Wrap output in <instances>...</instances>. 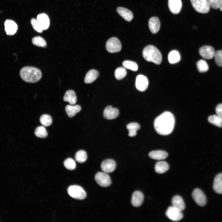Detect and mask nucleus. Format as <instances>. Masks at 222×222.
Masks as SVG:
<instances>
[{
  "instance_id": "2eb2a0df",
  "label": "nucleus",
  "mask_w": 222,
  "mask_h": 222,
  "mask_svg": "<svg viewBox=\"0 0 222 222\" xmlns=\"http://www.w3.org/2000/svg\"><path fill=\"white\" fill-rule=\"evenodd\" d=\"M150 30L154 34L157 33L159 30L160 24L159 18L156 17L151 18L148 22Z\"/></svg>"
},
{
  "instance_id": "dca6fc26",
  "label": "nucleus",
  "mask_w": 222,
  "mask_h": 222,
  "mask_svg": "<svg viewBox=\"0 0 222 222\" xmlns=\"http://www.w3.org/2000/svg\"><path fill=\"white\" fill-rule=\"evenodd\" d=\"M168 6L170 11L172 13L177 14L181 10L182 2L181 0H168Z\"/></svg>"
},
{
  "instance_id": "72a5a7b5",
  "label": "nucleus",
  "mask_w": 222,
  "mask_h": 222,
  "mask_svg": "<svg viewBox=\"0 0 222 222\" xmlns=\"http://www.w3.org/2000/svg\"><path fill=\"white\" fill-rule=\"evenodd\" d=\"M35 134L38 137L45 138L47 136V133L45 128L42 126H38L35 130Z\"/></svg>"
},
{
  "instance_id": "20e7f679",
  "label": "nucleus",
  "mask_w": 222,
  "mask_h": 222,
  "mask_svg": "<svg viewBox=\"0 0 222 222\" xmlns=\"http://www.w3.org/2000/svg\"><path fill=\"white\" fill-rule=\"evenodd\" d=\"M191 4L197 12L203 14L207 13L210 6L208 0H190Z\"/></svg>"
},
{
  "instance_id": "a211bd4d",
  "label": "nucleus",
  "mask_w": 222,
  "mask_h": 222,
  "mask_svg": "<svg viewBox=\"0 0 222 222\" xmlns=\"http://www.w3.org/2000/svg\"><path fill=\"white\" fill-rule=\"evenodd\" d=\"M37 20L43 30H46L48 28L50 25V20L47 14L44 13L38 14L37 17Z\"/></svg>"
},
{
  "instance_id": "4c0bfd02",
  "label": "nucleus",
  "mask_w": 222,
  "mask_h": 222,
  "mask_svg": "<svg viewBox=\"0 0 222 222\" xmlns=\"http://www.w3.org/2000/svg\"><path fill=\"white\" fill-rule=\"evenodd\" d=\"M210 7L215 9L222 7V0H208Z\"/></svg>"
},
{
  "instance_id": "423d86ee",
  "label": "nucleus",
  "mask_w": 222,
  "mask_h": 222,
  "mask_svg": "<svg viewBox=\"0 0 222 222\" xmlns=\"http://www.w3.org/2000/svg\"><path fill=\"white\" fill-rule=\"evenodd\" d=\"M106 48L107 51L110 53L117 52L121 51V44L120 41L117 38L112 37L107 41Z\"/></svg>"
},
{
  "instance_id": "4468645a",
  "label": "nucleus",
  "mask_w": 222,
  "mask_h": 222,
  "mask_svg": "<svg viewBox=\"0 0 222 222\" xmlns=\"http://www.w3.org/2000/svg\"><path fill=\"white\" fill-rule=\"evenodd\" d=\"M119 114V110L116 108H113L111 106H108L105 109L103 116L108 120H112L117 118Z\"/></svg>"
},
{
  "instance_id": "79ce46f5",
  "label": "nucleus",
  "mask_w": 222,
  "mask_h": 222,
  "mask_svg": "<svg viewBox=\"0 0 222 222\" xmlns=\"http://www.w3.org/2000/svg\"><path fill=\"white\" fill-rule=\"evenodd\" d=\"M220 11H222V7H221V8H220Z\"/></svg>"
},
{
  "instance_id": "e433bc0d",
  "label": "nucleus",
  "mask_w": 222,
  "mask_h": 222,
  "mask_svg": "<svg viewBox=\"0 0 222 222\" xmlns=\"http://www.w3.org/2000/svg\"><path fill=\"white\" fill-rule=\"evenodd\" d=\"M64 166L67 169L70 170L74 169L76 167V164L72 158H68L64 162Z\"/></svg>"
},
{
  "instance_id": "7ed1b4c3",
  "label": "nucleus",
  "mask_w": 222,
  "mask_h": 222,
  "mask_svg": "<svg viewBox=\"0 0 222 222\" xmlns=\"http://www.w3.org/2000/svg\"><path fill=\"white\" fill-rule=\"evenodd\" d=\"M142 56L144 59L157 64H161L162 56L160 52L154 46L149 45L146 47L142 51Z\"/></svg>"
},
{
  "instance_id": "f03ea898",
  "label": "nucleus",
  "mask_w": 222,
  "mask_h": 222,
  "mask_svg": "<svg viewBox=\"0 0 222 222\" xmlns=\"http://www.w3.org/2000/svg\"><path fill=\"white\" fill-rule=\"evenodd\" d=\"M20 75L22 79L25 81L34 83L40 80L42 74L41 71L37 68L26 66L21 69Z\"/></svg>"
},
{
  "instance_id": "39448f33",
  "label": "nucleus",
  "mask_w": 222,
  "mask_h": 222,
  "mask_svg": "<svg viewBox=\"0 0 222 222\" xmlns=\"http://www.w3.org/2000/svg\"><path fill=\"white\" fill-rule=\"evenodd\" d=\"M69 195L72 197L78 199H83L86 196V194L81 187L76 185L69 186L68 189Z\"/></svg>"
},
{
  "instance_id": "c756f323",
  "label": "nucleus",
  "mask_w": 222,
  "mask_h": 222,
  "mask_svg": "<svg viewBox=\"0 0 222 222\" xmlns=\"http://www.w3.org/2000/svg\"><path fill=\"white\" fill-rule=\"evenodd\" d=\"M33 44L36 46L46 48L47 45L45 40L42 37L38 36L34 37L32 39Z\"/></svg>"
},
{
  "instance_id": "473e14b6",
  "label": "nucleus",
  "mask_w": 222,
  "mask_h": 222,
  "mask_svg": "<svg viewBox=\"0 0 222 222\" xmlns=\"http://www.w3.org/2000/svg\"><path fill=\"white\" fill-rule=\"evenodd\" d=\"M208 120L210 123L219 127H222V121L217 115H214L210 116Z\"/></svg>"
},
{
  "instance_id": "bb28decb",
  "label": "nucleus",
  "mask_w": 222,
  "mask_h": 222,
  "mask_svg": "<svg viewBox=\"0 0 222 222\" xmlns=\"http://www.w3.org/2000/svg\"><path fill=\"white\" fill-rule=\"evenodd\" d=\"M126 127L129 131L128 135L130 137L135 136L137 131L140 129V125L136 122H131L128 124Z\"/></svg>"
},
{
  "instance_id": "aec40b11",
  "label": "nucleus",
  "mask_w": 222,
  "mask_h": 222,
  "mask_svg": "<svg viewBox=\"0 0 222 222\" xmlns=\"http://www.w3.org/2000/svg\"><path fill=\"white\" fill-rule=\"evenodd\" d=\"M171 203L172 206L182 211L185 208V204L182 198L179 195H175L172 198Z\"/></svg>"
},
{
  "instance_id": "412c9836",
  "label": "nucleus",
  "mask_w": 222,
  "mask_h": 222,
  "mask_svg": "<svg viewBox=\"0 0 222 222\" xmlns=\"http://www.w3.org/2000/svg\"><path fill=\"white\" fill-rule=\"evenodd\" d=\"M167 152L161 150H157L150 152L149 156L151 158L158 160H161L166 158L168 156Z\"/></svg>"
},
{
  "instance_id": "7c9ffc66",
  "label": "nucleus",
  "mask_w": 222,
  "mask_h": 222,
  "mask_svg": "<svg viewBox=\"0 0 222 222\" xmlns=\"http://www.w3.org/2000/svg\"><path fill=\"white\" fill-rule=\"evenodd\" d=\"M127 74L125 68L124 67H119L117 68L114 72V75L116 79L120 80L124 78Z\"/></svg>"
},
{
  "instance_id": "9b49d317",
  "label": "nucleus",
  "mask_w": 222,
  "mask_h": 222,
  "mask_svg": "<svg viewBox=\"0 0 222 222\" xmlns=\"http://www.w3.org/2000/svg\"><path fill=\"white\" fill-rule=\"evenodd\" d=\"M200 55L204 58L211 59L214 56L215 51L214 48L209 46H204L199 49Z\"/></svg>"
},
{
  "instance_id": "9d476101",
  "label": "nucleus",
  "mask_w": 222,
  "mask_h": 222,
  "mask_svg": "<svg viewBox=\"0 0 222 222\" xmlns=\"http://www.w3.org/2000/svg\"><path fill=\"white\" fill-rule=\"evenodd\" d=\"M148 81L147 78L142 75H138L136 78L135 86L139 91L143 92L145 91L148 88Z\"/></svg>"
},
{
  "instance_id": "c85d7f7f",
  "label": "nucleus",
  "mask_w": 222,
  "mask_h": 222,
  "mask_svg": "<svg viewBox=\"0 0 222 222\" xmlns=\"http://www.w3.org/2000/svg\"><path fill=\"white\" fill-rule=\"evenodd\" d=\"M122 65L125 68L130 70L133 71H136L138 68L137 64L133 61L125 60L122 63Z\"/></svg>"
},
{
  "instance_id": "58836bf2",
  "label": "nucleus",
  "mask_w": 222,
  "mask_h": 222,
  "mask_svg": "<svg viewBox=\"0 0 222 222\" xmlns=\"http://www.w3.org/2000/svg\"><path fill=\"white\" fill-rule=\"evenodd\" d=\"M31 24L34 29L37 32L41 33L43 31V29L37 20L32 18L31 20Z\"/></svg>"
},
{
  "instance_id": "0eeeda50",
  "label": "nucleus",
  "mask_w": 222,
  "mask_h": 222,
  "mask_svg": "<svg viewBox=\"0 0 222 222\" xmlns=\"http://www.w3.org/2000/svg\"><path fill=\"white\" fill-rule=\"evenodd\" d=\"M95 178L97 183L102 187H107L111 184L110 177L105 172L97 173L95 176Z\"/></svg>"
},
{
  "instance_id": "393cba45",
  "label": "nucleus",
  "mask_w": 222,
  "mask_h": 222,
  "mask_svg": "<svg viewBox=\"0 0 222 222\" xmlns=\"http://www.w3.org/2000/svg\"><path fill=\"white\" fill-rule=\"evenodd\" d=\"M81 109V107L78 105L74 106L70 105H67L65 108L66 113L70 118L72 117L78 113L79 112Z\"/></svg>"
},
{
  "instance_id": "6e6552de",
  "label": "nucleus",
  "mask_w": 222,
  "mask_h": 222,
  "mask_svg": "<svg viewBox=\"0 0 222 222\" xmlns=\"http://www.w3.org/2000/svg\"><path fill=\"white\" fill-rule=\"evenodd\" d=\"M166 215L170 219L175 221L180 220L183 217L182 211L173 206L170 207L168 208Z\"/></svg>"
},
{
  "instance_id": "1a4fd4ad",
  "label": "nucleus",
  "mask_w": 222,
  "mask_h": 222,
  "mask_svg": "<svg viewBox=\"0 0 222 222\" xmlns=\"http://www.w3.org/2000/svg\"><path fill=\"white\" fill-rule=\"evenodd\" d=\"M193 198L196 203L200 206H204L207 202L206 196L204 192L200 189H195L192 194Z\"/></svg>"
},
{
  "instance_id": "cd10ccee",
  "label": "nucleus",
  "mask_w": 222,
  "mask_h": 222,
  "mask_svg": "<svg viewBox=\"0 0 222 222\" xmlns=\"http://www.w3.org/2000/svg\"><path fill=\"white\" fill-rule=\"evenodd\" d=\"M180 58L179 54L176 50L171 51L168 55V61L171 64H174L178 62Z\"/></svg>"
},
{
  "instance_id": "ddd939ff",
  "label": "nucleus",
  "mask_w": 222,
  "mask_h": 222,
  "mask_svg": "<svg viewBox=\"0 0 222 222\" xmlns=\"http://www.w3.org/2000/svg\"><path fill=\"white\" fill-rule=\"evenodd\" d=\"M4 26L5 31L7 35H13L16 32L18 26L14 21L7 19L5 22Z\"/></svg>"
},
{
  "instance_id": "6ab92c4d",
  "label": "nucleus",
  "mask_w": 222,
  "mask_h": 222,
  "mask_svg": "<svg viewBox=\"0 0 222 222\" xmlns=\"http://www.w3.org/2000/svg\"><path fill=\"white\" fill-rule=\"evenodd\" d=\"M117 13L124 19L128 22H130L133 18V14L131 11L128 9L121 7H118L117 9Z\"/></svg>"
},
{
  "instance_id": "ea45409f",
  "label": "nucleus",
  "mask_w": 222,
  "mask_h": 222,
  "mask_svg": "<svg viewBox=\"0 0 222 222\" xmlns=\"http://www.w3.org/2000/svg\"><path fill=\"white\" fill-rule=\"evenodd\" d=\"M215 61L219 66L222 67V50H218L215 54Z\"/></svg>"
},
{
  "instance_id": "4be33fe9",
  "label": "nucleus",
  "mask_w": 222,
  "mask_h": 222,
  "mask_svg": "<svg viewBox=\"0 0 222 222\" xmlns=\"http://www.w3.org/2000/svg\"><path fill=\"white\" fill-rule=\"evenodd\" d=\"M213 188L216 193L222 194V173L218 174L215 177L213 183Z\"/></svg>"
},
{
  "instance_id": "2f4dec72",
  "label": "nucleus",
  "mask_w": 222,
  "mask_h": 222,
  "mask_svg": "<svg viewBox=\"0 0 222 222\" xmlns=\"http://www.w3.org/2000/svg\"><path fill=\"white\" fill-rule=\"evenodd\" d=\"M76 160L80 163L84 162L87 159L86 152L84 150H80L77 151L75 155Z\"/></svg>"
},
{
  "instance_id": "c9c22d12",
  "label": "nucleus",
  "mask_w": 222,
  "mask_h": 222,
  "mask_svg": "<svg viewBox=\"0 0 222 222\" xmlns=\"http://www.w3.org/2000/svg\"><path fill=\"white\" fill-rule=\"evenodd\" d=\"M39 120L41 124L45 126H50L52 123L51 117L47 114H44L41 116Z\"/></svg>"
},
{
  "instance_id": "f8f14e48",
  "label": "nucleus",
  "mask_w": 222,
  "mask_h": 222,
  "mask_svg": "<svg viewBox=\"0 0 222 222\" xmlns=\"http://www.w3.org/2000/svg\"><path fill=\"white\" fill-rule=\"evenodd\" d=\"M116 164L115 162L112 159H107L104 160L101 163V167L105 173H111L115 169Z\"/></svg>"
},
{
  "instance_id": "f3484780",
  "label": "nucleus",
  "mask_w": 222,
  "mask_h": 222,
  "mask_svg": "<svg viewBox=\"0 0 222 222\" xmlns=\"http://www.w3.org/2000/svg\"><path fill=\"white\" fill-rule=\"evenodd\" d=\"M144 198L143 194L141 192L138 191L134 192L131 198L132 205L136 207L140 206L143 203Z\"/></svg>"
},
{
  "instance_id": "5701e85b",
  "label": "nucleus",
  "mask_w": 222,
  "mask_h": 222,
  "mask_svg": "<svg viewBox=\"0 0 222 222\" xmlns=\"http://www.w3.org/2000/svg\"><path fill=\"white\" fill-rule=\"evenodd\" d=\"M99 73L95 69H92L88 71L85 75L84 82L86 84H90L94 81L98 77Z\"/></svg>"
},
{
  "instance_id": "b1692460",
  "label": "nucleus",
  "mask_w": 222,
  "mask_h": 222,
  "mask_svg": "<svg viewBox=\"0 0 222 222\" xmlns=\"http://www.w3.org/2000/svg\"><path fill=\"white\" fill-rule=\"evenodd\" d=\"M63 100L65 102H68L71 105L75 104L77 101L75 92L71 90L67 91L64 97Z\"/></svg>"
},
{
  "instance_id": "f704fd0d",
  "label": "nucleus",
  "mask_w": 222,
  "mask_h": 222,
  "mask_svg": "<svg viewBox=\"0 0 222 222\" xmlns=\"http://www.w3.org/2000/svg\"><path fill=\"white\" fill-rule=\"evenodd\" d=\"M197 67L199 71L200 72H206L209 69L208 64L203 60H200L197 62Z\"/></svg>"
},
{
  "instance_id": "f257e3e1",
  "label": "nucleus",
  "mask_w": 222,
  "mask_h": 222,
  "mask_svg": "<svg viewBox=\"0 0 222 222\" xmlns=\"http://www.w3.org/2000/svg\"><path fill=\"white\" fill-rule=\"evenodd\" d=\"M175 124L173 115L169 112H165L154 120V126L155 131L159 134L166 135L173 131Z\"/></svg>"
},
{
  "instance_id": "a19ab883",
  "label": "nucleus",
  "mask_w": 222,
  "mask_h": 222,
  "mask_svg": "<svg viewBox=\"0 0 222 222\" xmlns=\"http://www.w3.org/2000/svg\"><path fill=\"white\" fill-rule=\"evenodd\" d=\"M216 115L222 121V104H218L216 107Z\"/></svg>"
},
{
  "instance_id": "a878e982",
  "label": "nucleus",
  "mask_w": 222,
  "mask_h": 222,
  "mask_svg": "<svg viewBox=\"0 0 222 222\" xmlns=\"http://www.w3.org/2000/svg\"><path fill=\"white\" fill-rule=\"evenodd\" d=\"M169 169V166L165 161H159L157 162L155 166L156 172L158 174L163 173Z\"/></svg>"
}]
</instances>
